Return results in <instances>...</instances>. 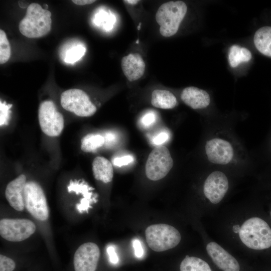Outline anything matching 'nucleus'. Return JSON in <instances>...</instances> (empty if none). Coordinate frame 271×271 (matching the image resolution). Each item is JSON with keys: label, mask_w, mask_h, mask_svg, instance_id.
<instances>
[{"label": "nucleus", "mask_w": 271, "mask_h": 271, "mask_svg": "<svg viewBox=\"0 0 271 271\" xmlns=\"http://www.w3.org/2000/svg\"><path fill=\"white\" fill-rule=\"evenodd\" d=\"M61 104L65 110L81 117L91 116L96 111V107L87 94L78 89L64 91L61 95Z\"/></svg>", "instance_id": "1a4fd4ad"}, {"label": "nucleus", "mask_w": 271, "mask_h": 271, "mask_svg": "<svg viewBox=\"0 0 271 271\" xmlns=\"http://www.w3.org/2000/svg\"><path fill=\"white\" fill-rule=\"evenodd\" d=\"M11 56V47L5 32L0 30V63H6Z\"/></svg>", "instance_id": "b1692460"}, {"label": "nucleus", "mask_w": 271, "mask_h": 271, "mask_svg": "<svg viewBox=\"0 0 271 271\" xmlns=\"http://www.w3.org/2000/svg\"><path fill=\"white\" fill-rule=\"evenodd\" d=\"M204 252L219 271H250L248 260L235 254L212 238L203 227L200 228Z\"/></svg>", "instance_id": "7ed1b4c3"}, {"label": "nucleus", "mask_w": 271, "mask_h": 271, "mask_svg": "<svg viewBox=\"0 0 271 271\" xmlns=\"http://www.w3.org/2000/svg\"><path fill=\"white\" fill-rule=\"evenodd\" d=\"M12 104H6V102L0 103V125H7L10 118V110Z\"/></svg>", "instance_id": "a878e982"}, {"label": "nucleus", "mask_w": 271, "mask_h": 271, "mask_svg": "<svg viewBox=\"0 0 271 271\" xmlns=\"http://www.w3.org/2000/svg\"><path fill=\"white\" fill-rule=\"evenodd\" d=\"M91 199H88L83 198L80 201V203L77 205V209L80 213L87 211L90 207Z\"/></svg>", "instance_id": "7c9ffc66"}, {"label": "nucleus", "mask_w": 271, "mask_h": 271, "mask_svg": "<svg viewBox=\"0 0 271 271\" xmlns=\"http://www.w3.org/2000/svg\"><path fill=\"white\" fill-rule=\"evenodd\" d=\"M133 159L131 156H125L116 158L113 160V164L116 166L121 167L129 164L132 162Z\"/></svg>", "instance_id": "c85d7f7f"}, {"label": "nucleus", "mask_w": 271, "mask_h": 271, "mask_svg": "<svg viewBox=\"0 0 271 271\" xmlns=\"http://www.w3.org/2000/svg\"><path fill=\"white\" fill-rule=\"evenodd\" d=\"M210 218L216 240L241 258L271 248V227L249 201L222 205Z\"/></svg>", "instance_id": "f257e3e1"}, {"label": "nucleus", "mask_w": 271, "mask_h": 271, "mask_svg": "<svg viewBox=\"0 0 271 271\" xmlns=\"http://www.w3.org/2000/svg\"><path fill=\"white\" fill-rule=\"evenodd\" d=\"M90 188L87 184L83 182L80 183L77 181H71L68 186V191L69 193L75 192L76 194H82L84 198L91 199V194L89 192Z\"/></svg>", "instance_id": "393cba45"}, {"label": "nucleus", "mask_w": 271, "mask_h": 271, "mask_svg": "<svg viewBox=\"0 0 271 271\" xmlns=\"http://www.w3.org/2000/svg\"><path fill=\"white\" fill-rule=\"evenodd\" d=\"M86 49L83 45L78 44L69 48L65 53L64 61L67 63H74L79 60L85 54Z\"/></svg>", "instance_id": "5701e85b"}, {"label": "nucleus", "mask_w": 271, "mask_h": 271, "mask_svg": "<svg viewBox=\"0 0 271 271\" xmlns=\"http://www.w3.org/2000/svg\"><path fill=\"white\" fill-rule=\"evenodd\" d=\"M250 271H261L257 267H256L255 265H251V270ZM269 271V270H268Z\"/></svg>", "instance_id": "c9c22d12"}, {"label": "nucleus", "mask_w": 271, "mask_h": 271, "mask_svg": "<svg viewBox=\"0 0 271 271\" xmlns=\"http://www.w3.org/2000/svg\"><path fill=\"white\" fill-rule=\"evenodd\" d=\"M39 121L42 131L50 137H57L64 128V118L55 104L51 100L41 103L38 111Z\"/></svg>", "instance_id": "9d476101"}, {"label": "nucleus", "mask_w": 271, "mask_h": 271, "mask_svg": "<svg viewBox=\"0 0 271 271\" xmlns=\"http://www.w3.org/2000/svg\"><path fill=\"white\" fill-rule=\"evenodd\" d=\"M35 230V224L28 219L4 218L0 221L1 236L8 241L19 242L24 240Z\"/></svg>", "instance_id": "9b49d317"}, {"label": "nucleus", "mask_w": 271, "mask_h": 271, "mask_svg": "<svg viewBox=\"0 0 271 271\" xmlns=\"http://www.w3.org/2000/svg\"><path fill=\"white\" fill-rule=\"evenodd\" d=\"M121 66L124 75L129 81L141 78L146 68L144 60L138 53H130L124 56L121 59Z\"/></svg>", "instance_id": "2eb2a0df"}, {"label": "nucleus", "mask_w": 271, "mask_h": 271, "mask_svg": "<svg viewBox=\"0 0 271 271\" xmlns=\"http://www.w3.org/2000/svg\"><path fill=\"white\" fill-rule=\"evenodd\" d=\"M156 116L154 112H148L145 114L141 119V122L144 126H150L156 121Z\"/></svg>", "instance_id": "cd10ccee"}, {"label": "nucleus", "mask_w": 271, "mask_h": 271, "mask_svg": "<svg viewBox=\"0 0 271 271\" xmlns=\"http://www.w3.org/2000/svg\"><path fill=\"white\" fill-rule=\"evenodd\" d=\"M100 256L97 245L87 242L81 245L74 255L75 271H95Z\"/></svg>", "instance_id": "ddd939ff"}, {"label": "nucleus", "mask_w": 271, "mask_h": 271, "mask_svg": "<svg viewBox=\"0 0 271 271\" xmlns=\"http://www.w3.org/2000/svg\"><path fill=\"white\" fill-rule=\"evenodd\" d=\"M173 166V160L168 148L159 146L149 155L145 167L146 175L151 180H159L168 174Z\"/></svg>", "instance_id": "0eeeda50"}, {"label": "nucleus", "mask_w": 271, "mask_h": 271, "mask_svg": "<svg viewBox=\"0 0 271 271\" xmlns=\"http://www.w3.org/2000/svg\"><path fill=\"white\" fill-rule=\"evenodd\" d=\"M253 42L258 51L271 57V27L265 26L257 30L255 33Z\"/></svg>", "instance_id": "aec40b11"}, {"label": "nucleus", "mask_w": 271, "mask_h": 271, "mask_svg": "<svg viewBox=\"0 0 271 271\" xmlns=\"http://www.w3.org/2000/svg\"><path fill=\"white\" fill-rule=\"evenodd\" d=\"M145 236L149 246L153 250L161 252L174 248L182 240L178 229L167 224H153L148 226Z\"/></svg>", "instance_id": "423d86ee"}, {"label": "nucleus", "mask_w": 271, "mask_h": 271, "mask_svg": "<svg viewBox=\"0 0 271 271\" xmlns=\"http://www.w3.org/2000/svg\"><path fill=\"white\" fill-rule=\"evenodd\" d=\"M124 3H125L126 4L134 5L137 4H138L139 2V1L138 0H126V1H123Z\"/></svg>", "instance_id": "f704fd0d"}, {"label": "nucleus", "mask_w": 271, "mask_h": 271, "mask_svg": "<svg viewBox=\"0 0 271 271\" xmlns=\"http://www.w3.org/2000/svg\"><path fill=\"white\" fill-rule=\"evenodd\" d=\"M107 252L109 255L110 261L114 264L118 261V258L113 246H109L107 248Z\"/></svg>", "instance_id": "2f4dec72"}, {"label": "nucleus", "mask_w": 271, "mask_h": 271, "mask_svg": "<svg viewBox=\"0 0 271 271\" xmlns=\"http://www.w3.org/2000/svg\"><path fill=\"white\" fill-rule=\"evenodd\" d=\"M25 206L36 219L46 220L49 216V209L44 191L36 182H27L24 189Z\"/></svg>", "instance_id": "6e6552de"}, {"label": "nucleus", "mask_w": 271, "mask_h": 271, "mask_svg": "<svg viewBox=\"0 0 271 271\" xmlns=\"http://www.w3.org/2000/svg\"><path fill=\"white\" fill-rule=\"evenodd\" d=\"M151 103L157 108L172 109L176 106L177 100L175 96L170 91L156 89L152 93Z\"/></svg>", "instance_id": "6ab92c4d"}, {"label": "nucleus", "mask_w": 271, "mask_h": 271, "mask_svg": "<svg viewBox=\"0 0 271 271\" xmlns=\"http://www.w3.org/2000/svg\"><path fill=\"white\" fill-rule=\"evenodd\" d=\"M181 98L185 104L194 109L206 108L210 102L209 94L205 90L194 86L185 88Z\"/></svg>", "instance_id": "dca6fc26"}, {"label": "nucleus", "mask_w": 271, "mask_h": 271, "mask_svg": "<svg viewBox=\"0 0 271 271\" xmlns=\"http://www.w3.org/2000/svg\"><path fill=\"white\" fill-rule=\"evenodd\" d=\"M168 135L166 132H162L158 134L153 139V142L155 145L161 146L168 139Z\"/></svg>", "instance_id": "473e14b6"}, {"label": "nucleus", "mask_w": 271, "mask_h": 271, "mask_svg": "<svg viewBox=\"0 0 271 271\" xmlns=\"http://www.w3.org/2000/svg\"><path fill=\"white\" fill-rule=\"evenodd\" d=\"M205 151L208 161L216 165H227L231 162L234 157V150L231 143L219 138L207 140Z\"/></svg>", "instance_id": "f8f14e48"}, {"label": "nucleus", "mask_w": 271, "mask_h": 271, "mask_svg": "<svg viewBox=\"0 0 271 271\" xmlns=\"http://www.w3.org/2000/svg\"><path fill=\"white\" fill-rule=\"evenodd\" d=\"M105 144L104 137L99 134L89 133L84 136L81 144V149L84 152H92Z\"/></svg>", "instance_id": "4be33fe9"}, {"label": "nucleus", "mask_w": 271, "mask_h": 271, "mask_svg": "<svg viewBox=\"0 0 271 271\" xmlns=\"http://www.w3.org/2000/svg\"><path fill=\"white\" fill-rule=\"evenodd\" d=\"M229 189V179L225 173L219 170L209 173L202 185L199 213L207 217L214 215L222 205Z\"/></svg>", "instance_id": "f03ea898"}, {"label": "nucleus", "mask_w": 271, "mask_h": 271, "mask_svg": "<svg viewBox=\"0 0 271 271\" xmlns=\"http://www.w3.org/2000/svg\"><path fill=\"white\" fill-rule=\"evenodd\" d=\"M251 57L250 51L246 48L234 45L229 49L228 61L232 68L236 67L241 63L248 62Z\"/></svg>", "instance_id": "412c9836"}, {"label": "nucleus", "mask_w": 271, "mask_h": 271, "mask_svg": "<svg viewBox=\"0 0 271 271\" xmlns=\"http://www.w3.org/2000/svg\"><path fill=\"white\" fill-rule=\"evenodd\" d=\"M179 271H219L204 252L202 255H186L179 264Z\"/></svg>", "instance_id": "f3484780"}, {"label": "nucleus", "mask_w": 271, "mask_h": 271, "mask_svg": "<svg viewBox=\"0 0 271 271\" xmlns=\"http://www.w3.org/2000/svg\"><path fill=\"white\" fill-rule=\"evenodd\" d=\"M72 2L79 6H84L86 5H89L94 3L96 2L94 0H73Z\"/></svg>", "instance_id": "72a5a7b5"}, {"label": "nucleus", "mask_w": 271, "mask_h": 271, "mask_svg": "<svg viewBox=\"0 0 271 271\" xmlns=\"http://www.w3.org/2000/svg\"><path fill=\"white\" fill-rule=\"evenodd\" d=\"M15 266V262L12 259L0 255V271H13Z\"/></svg>", "instance_id": "bb28decb"}, {"label": "nucleus", "mask_w": 271, "mask_h": 271, "mask_svg": "<svg viewBox=\"0 0 271 271\" xmlns=\"http://www.w3.org/2000/svg\"><path fill=\"white\" fill-rule=\"evenodd\" d=\"M51 13L38 4L32 3L25 17L21 21L19 28L21 33L29 38H38L46 35L51 30Z\"/></svg>", "instance_id": "20e7f679"}, {"label": "nucleus", "mask_w": 271, "mask_h": 271, "mask_svg": "<svg viewBox=\"0 0 271 271\" xmlns=\"http://www.w3.org/2000/svg\"><path fill=\"white\" fill-rule=\"evenodd\" d=\"M132 246L135 255L139 258L142 257L144 252L140 241L138 239H134L132 241Z\"/></svg>", "instance_id": "c756f323"}, {"label": "nucleus", "mask_w": 271, "mask_h": 271, "mask_svg": "<svg viewBox=\"0 0 271 271\" xmlns=\"http://www.w3.org/2000/svg\"><path fill=\"white\" fill-rule=\"evenodd\" d=\"M26 177L21 175L11 181L7 186L6 198L11 207L21 211L25 208L24 189L26 184Z\"/></svg>", "instance_id": "4468645a"}, {"label": "nucleus", "mask_w": 271, "mask_h": 271, "mask_svg": "<svg viewBox=\"0 0 271 271\" xmlns=\"http://www.w3.org/2000/svg\"><path fill=\"white\" fill-rule=\"evenodd\" d=\"M269 216H270V219H271V210L269 212Z\"/></svg>", "instance_id": "e433bc0d"}, {"label": "nucleus", "mask_w": 271, "mask_h": 271, "mask_svg": "<svg viewBox=\"0 0 271 271\" xmlns=\"http://www.w3.org/2000/svg\"><path fill=\"white\" fill-rule=\"evenodd\" d=\"M92 171L97 180L104 183L110 182L113 176V169L110 161L103 157H96L93 161Z\"/></svg>", "instance_id": "a211bd4d"}, {"label": "nucleus", "mask_w": 271, "mask_h": 271, "mask_svg": "<svg viewBox=\"0 0 271 271\" xmlns=\"http://www.w3.org/2000/svg\"><path fill=\"white\" fill-rule=\"evenodd\" d=\"M187 11L186 4L181 1L163 4L158 9L155 19L160 26L159 32L165 37H170L177 32Z\"/></svg>", "instance_id": "39448f33"}]
</instances>
